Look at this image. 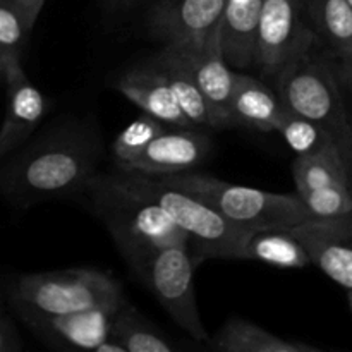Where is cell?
Returning <instances> with one entry per match:
<instances>
[{
	"label": "cell",
	"mask_w": 352,
	"mask_h": 352,
	"mask_svg": "<svg viewBox=\"0 0 352 352\" xmlns=\"http://www.w3.org/2000/svg\"><path fill=\"white\" fill-rule=\"evenodd\" d=\"M12 2L16 3L17 9H19L21 12H23V16L26 17L28 24L33 28L47 0H12Z\"/></svg>",
	"instance_id": "cell-29"
},
{
	"label": "cell",
	"mask_w": 352,
	"mask_h": 352,
	"mask_svg": "<svg viewBox=\"0 0 352 352\" xmlns=\"http://www.w3.org/2000/svg\"><path fill=\"white\" fill-rule=\"evenodd\" d=\"M316 28L337 55L352 52V7L347 0H309Z\"/></svg>",
	"instance_id": "cell-23"
},
{
	"label": "cell",
	"mask_w": 352,
	"mask_h": 352,
	"mask_svg": "<svg viewBox=\"0 0 352 352\" xmlns=\"http://www.w3.org/2000/svg\"><path fill=\"white\" fill-rule=\"evenodd\" d=\"M9 296L14 309H30L43 315L119 308L126 302L119 282L96 268L19 275L10 284Z\"/></svg>",
	"instance_id": "cell-5"
},
{
	"label": "cell",
	"mask_w": 352,
	"mask_h": 352,
	"mask_svg": "<svg viewBox=\"0 0 352 352\" xmlns=\"http://www.w3.org/2000/svg\"><path fill=\"white\" fill-rule=\"evenodd\" d=\"M313 219H339L352 215V186L339 184L299 196Z\"/></svg>",
	"instance_id": "cell-27"
},
{
	"label": "cell",
	"mask_w": 352,
	"mask_h": 352,
	"mask_svg": "<svg viewBox=\"0 0 352 352\" xmlns=\"http://www.w3.org/2000/svg\"><path fill=\"white\" fill-rule=\"evenodd\" d=\"M285 107L280 96L253 76L236 72L232 98H230V124L248 126L261 133L277 129Z\"/></svg>",
	"instance_id": "cell-16"
},
{
	"label": "cell",
	"mask_w": 352,
	"mask_h": 352,
	"mask_svg": "<svg viewBox=\"0 0 352 352\" xmlns=\"http://www.w3.org/2000/svg\"><path fill=\"white\" fill-rule=\"evenodd\" d=\"M347 2H349V3H351V7H352V0H347Z\"/></svg>",
	"instance_id": "cell-33"
},
{
	"label": "cell",
	"mask_w": 352,
	"mask_h": 352,
	"mask_svg": "<svg viewBox=\"0 0 352 352\" xmlns=\"http://www.w3.org/2000/svg\"><path fill=\"white\" fill-rule=\"evenodd\" d=\"M347 301H349L351 311H352V289H351V291H347Z\"/></svg>",
	"instance_id": "cell-32"
},
{
	"label": "cell",
	"mask_w": 352,
	"mask_h": 352,
	"mask_svg": "<svg viewBox=\"0 0 352 352\" xmlns=\"http://www.w3.org/2000/svg\"><path fill=\"white\" fill-rule=\"evenodd\" d=\"M261 7L263 0H226L220 19V41L232 67L244 69L254 64Z\"/></svg>",
	"instance_id": "cell-17"
},
{
	"label": "cell",
	"mask_w": 352,
	"mask_h": 352,
	"mask_svg": "<svg viewBox=\"0 0 352 352\" xmlns=\"http://www.w3.org/2000/svg\"><path fill=\"white\" fill-rule=\"evenodd\" d=\"M226 0H160L148 16V30L165 45L203 41L220 28Z\"/></svg>",
	"instance_id": "cell-13"
},
{
	"label": "cell",
	"mask_w": 352,
	"mask_h": 352,
	"mask_svg": "<svg viewBox=\"0 0 352 352\" xmlns=\"http://www.w3.org/2000/svg\"><path fill=\"white\" fill-rule=\"evenodd\" d=\"M315 34L299 16L298 0H263L256 31L254 64L263 74L277 78L296 57L311 50Z\"/></svg>",
	"instance_id": "cell-8"
},
{
	"label": "cell",
	"mask_w": 352,
	"mask_h": 352,
	"mask_svg": "<svg viewBox=\"0 0 352 352\" xmlns=\"http://www.w3.org/2000/svg\"><path fill=\"white\" fill-rule=\"evenodd\" d=\"M21 349V339L12 322L0 311V352H16Z\"/></svg>",
	"instance_id": "cell-28"
},
{
	"label": "cell",
	"mask_w": 352,
	"mask_h": 352,
	"mask_svg": "<svg viewBox=\"0 0 352 352\" xmlns=\"http://www.w3.org/2000/svg\"><path fill=\"white\" fill-rule=\"evenodd\" d=\"M0 76H2V69H0Z\"/></svg>",
	"instance_id": "cell-34"
},
{
	"label": "cell",
	"mask_w": 352,
	"mask_h": 352,
	"mask_svg": "<svg viewBox=\"0 0 352 352\" xmlns=\"http://www.w3.org/2000/svg\"><path fill=\"white\" fill-rule=\"evenodd\" d=\"M243 260L261 261L278 268H305L311 265L305 244L291 229L253 230L244 244Z\"/></svg>",
	"instance_id": "cell-20"
},
{
	"label": "cell",
	"mask_w": 352,
	"mask_h": 352,
	"mask_svg": "<svg viewBox=\"0 0 352 352\" xmlns=\"http://www.w3.org/2000/svg\"><path fill=\"white\" fill-rule=\"evenodd\" d=\"M206 344L222 352H322L311 344L284 339L236 316L227 320L222 329L210 336Z\"/></svg>",
	"instance_id": "cell-18"
},
{
	"label": "cell",
	"mask_w": 352,
	"mask_h": 352,
	"mask_svg": "<svg viewBox=\"0 0 352 352\" xmlns=\"http://www.w3.org/2000/svg\"><path fill=\"white\" fill-rule=\"evenodd\" d=\"M165 126L162 120L155 119L150 113H144L138 117L136 120L124 127L117 138L113 140L112 153L116 158V164L120 168L129 165L131 162L136 160L141 153L148 148V144L165 133Z\"/></svg>",
	"instance_id": "cell-25"
},
{
	"label": "cell",
	"mask_w": 352,
	"mask_h": 352,
	"mask_svg": "<svg viewBox=\"0 0 352 352\" xmlns=\"http://www.w3.org/2000/svg\"><path fill=\"white\" fill-rule=\"evenodd\" d=\"M309 52L277 74V95L285 109L313 120L332 136L349 172L352 186V116L347 112L337 74Z\"/></svg>",
	"instance_id": "cell-4"
},
{
	"label": "cell",
	"mask_w": 352,
	"mask_h": 352,
	"mask_svg": "<svg viewBox=\"0 0 352 352\" xmlns=\"http://www.w3.org/2000/svg\"><path fill=\"white\" fill-rule=\"evenodd\" d=\"M157 179L201 199L227 220L246 230L292 229L313 219L298 192L280 195L250 186L230 184L213 175L195 172V168L160 175Z\"/></svg>",
	"instance_id": "cell-3"
},
{
	"label": "cell",
	"mask_w": 352,
	"mask_h": 352,
	"mask_svg": "<svg viewBox=\"0 0 352 352\" xmlns=\"http://www.w3.org/2000/svg\"><path fill=\"white\" fill-rule=\"evenodd\" d=\"M337 79L352 89V52L339 55V67H337Z\"/></svg>",
	"instance_id": "cell-30"
},
{
	"label": "cell",
	"mask_w": 352,
	"mask_h": 352,
	"mask_svg": "<svg viewBox=\"0 0 352 352\" xmlns=\"http://www.w3.org/2000/svg\"><path fill=\"white\" fill-rule=\"evenodd\" d=\"M179 55L186 67L191 71L205 95L219 127L230 124V98H232L236 72L230 69L220 41V28L213 31L206 40L195 43L167 45Z\"/></svg>",
	"instance_id": "cell-9"
},
{
	"label": "cell",
	"mask_w": 352,
	"mask_h": 352,
	"mask_svg": "<svg viewBox=\"0 0 352 352\" xmlns=\"http://www.w3.org/2000/svg\"><path fill=\"white\" fill-rule=\"evenodd\" d=\"M275 133L284 138L296 155H313L327 148L337 146L332 136L322 126L289 109L282 113Z\"/></svg>",
	"instance_id": "cell-24"
},
{
	"label": "cell",
	"mask_w": 352,
	"mask_h": 352,
	"mask_svg": "<svg viewBox=\"0 0 352 352\" xmlns=\"http://www.w3.org/2000/svg\"><path fill=\"white\" fill-rule=\"evenodd\" d=\"M138 2H141V0H109V2H107V7H109V10L122 12V10H127L129 7H133L134 3Z\"/></svg>",
	"instance_id": "cell-31"
},
{
	"label": "cell",
	"mask_w": 352,
	"mask_h": 352,
	"mask_svg": "<svg viewBox=\"0 0 352 352\" xmlns=\"http://www.w3.org/2000/svg\"><path fill=\"white\" fill-rule=\"evenodd\" d=\"M33 28L28 24L12 0H0V69H3L10 60L23 57L24 47L28 43Z\"/></svg>",
	"instance_id": "cell-26"
},
{
	"label": "cell",
	"mask_w": 352,
	"mask_h": 352,
	"mask_svg": "<svg viewBox=\"0 0 352 352\" xmlns=\"http://www.w3.org/2000/svg\"><path fill=\"white\" fill-rule=\"evenodd\" d=\"M102 157L95 127L64 120L0 162V196L17 208L81 191Z\"/></svg>",
	"instance_id": "cell-1"
},
{
	"label": "cell",
	"mask_w": 352,
	"mask_h": 352,
	"mask_svg": "<svg viewBox=\"0 0 352 352\" xmlns=\"http://www.w3.org/2000/svg\"><path fill=\"white\" fill-rule=\"evenodd\" d=\"M117 89L144 113L174 127H195L186 117L167 78L153 64L133 69L117 81Z\"/></svg>",
	"instance_id": "cell-15"
},
{
	"label": "cell",
	"mask_w": 352,
	"mask_h": 352,
	"mask_svg": "<svg viewBox=\"0 0 352 352\" xmlns=\"http://www.w3.org/2000/svg\"><path fill=\"white\" fill-rule=\"evenodd\" d=\"M2 78L7 86V105L0 126V162L31 140L48 110L47 98L30 81L21 58L6 65Z\"/></svg>",
	"instance_id": "cell-11"
},
{
	"label": "cell",
	"mask_w": 352,
	"mask_h": 352,
	"mask_svg": "<svg viewBox=\"0 0 352 352\" xmlns=\"http://www.w3.org/2000/svg\"><path fill=\"white\" fill-rule=\"evenodd\" d=\"M126 352H172L175 346L155 330L140 313L124 302L113 315L112 337Z\"/></svg>",
	"instance_id": "cell-22"
},
{
	"label": "cell",
	"mask_w": 352,
	"mask_h": 352,
	"mask_svg": "<svg viewBox=\"0 0 352 352\" xmlns=\"http://www.w3.org/2000/svg\"><path fill=\"white\" fill-rule=\"evenodd\" d=\"M126 172L134 186L167 210L174 222L188 234L189 244L195 248V253L199 258L243 260L244 244L253 230L236 226L201 199L172 188L160 179Z\"/></svg>",
	"instance_id": "cell-6"
},
{
	"label": "cell",
	"mask_w": 352,
	"mask_h": 352,
	"mask_svg": "<svg viewBox=\"0 0 352 352\" xmlns=\"http://www.w3.org/2000/svg\"><path fill=\"white\" fill-rule=\"evenodd\" d=\"M129 267L153 292L175 325L198 342H206L208 332L199 316L195 292V265L189 246H170L151 251Z\"/></svg>",
	"instance_id": "cell-7"
},
{
	"label": "cell",
	"mask_w": 352,
	"mask_h": 352,
	"mask_svg": "<svg viewBox=\"0 0 352 352\" xmlns=\"http://www.w3.org/2000/svg\"><path fill=\"white\" fill-rule=\"evenodd\" d=\"M305 244L311 265L318 267L340 287L352 289V215L311 219L292 227Z\"/></svg>",
	"instance_id": "cell-12"
},
{
	"label": "cell",
	"mask_w": 352,
	"mask_h": 352,
	"mask_svg": "<svg viewBox=\"0 0 352 352\" xmlns=\"http://www.w3.org/2000/svg\"><path fill=\"white\" fill-rule=\"evenodd\" d=\"M212 151V140L195 127H175L155 138L146 150L120 170L144 175H172L192 170L201 165Z\"/></svg>",
	"instance_id": "cell-14"
},
{
	"label": "cell",
	"mask_w": 352,
	"mask_h": 352,
	"mask_svg": "<svg viewBox=\"0 0 352 352\" xmlns=\"http://www.w3.org/2000/svg\"><path fill=\"white\" fill-rule=\"evenodd\" d=\"M119 308H93L67 315H43L21 308L16 311L31 332L50 346L96 351L112 337L113 315Z\"/></svg>",
	"instance_id": "cell-10"
},
{
	"label": "cell",
	"mask_w": 352,
	"mask_h": 352,
	"mask_svg": "<svg viewBox=\"0 0 352 352\" xmlns=\"http://www.w3.org/2000/svg\"><path fill=\"white\" fill-rule=\"evenodd\" d=\"M105 223L126 261L170 246H189V237L167 210L134 186L129 174H95L79 191Z\"/></svg>",
	"instance_id": "cell-2"
},
{
	"label": "cell",
	"mask_w": 352,
	"mask_h": 352,
	"mask_svg": "<svg viewBox=\"0 0 352 352\" xmlns=\"http://www.w3.org/2000/svg\"><path fill=\"white\" fill-rule=\"evenodd\" d=\"M150 64H153L167 78L182 112L191 120L192 126L219 127L215 116H213L196 79L192 78L191 71L186 67L184 62L179 58V55L170 47L165 45L160 54Z\"/></svg>",
	"instance_id": "cell-19"
},
{
	"label": "cell",
	"mask_w": 352,
	"mask_h": 352,
	"mask_svg": "<svg viewBox=\"0 0 352 352\" xmlns=\"http://www.w3.org/2000/svg\"><path fill=\"white\" fill-rule=\"evenodd\" d=\"M292 177L299 196L322 191L339 184H351L339 148L332 146L320 153L298 155L292 164Z\"/></svg>",
	"instance_id": "cell-21"
}]
</instances>
